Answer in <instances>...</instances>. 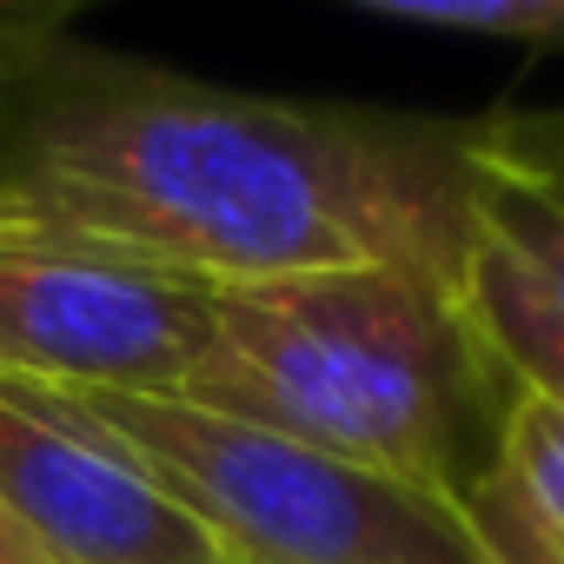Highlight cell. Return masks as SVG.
I'll return each instance as SVG.
<instances>
[{
	"label": "cell",
	"instance_id": "ba28073f",
	"mask_svg": "<svg viewBox=\"0 0 564 564\" xmlns=\"http://www.w3.org/2000/svg\"><path fill=\"white\" fill-rule=\"evenodd\" d=\"M366 14L392 28H419V34L564 54V0H366Z\"/></svg>",
	"mask_w": 564,
	"mask_h": 564
},
{
	"label": "cell",
	"instance_id": "7a4b0ae2",
	"mask_svg": "<svg viewBox=\"0 0 564 564\" xmlns=\"http://www.w3.org/2000/svg\"><path fill=\"white\" fill-rule=\"evenodd\" d=\"M180 399L458 505L498 458L518 386L452 279L326 265L219 286Z\"/></svg>",
	"mask_w": 564,
	"mask_h": 564
},
{
	"label": "cell",
	"instance_id": "30bf717a",
	"mask_svg": "<svg viewBox=\"0 0 564 564\" xmlns=\"http://www.w3.org/2000/svg\"><path fill=\"white\" fill-rule=\"evenodd\" d=\"M28 14H34V0H0V41H8Z\"/></svg>",
	"mask_w": 564,
	"mask_h": 564
},
{
	"label": "cell",
	"instance_id": "6da1fadb",
	"mask_svg": "<svg viewBox=\"0 0 564 564\" xmlns=\"http://www.w3.org/2000/svg\"><path fill=\"white\" fill-rule=\"evenodd\" d=\"M0 213L67 226L213 286L405 265L458 286V127L213 87L34 8L0 41Z\"/></svg>",
	"mask_w": 564,
	"mask_h": 564
},
{
	"label": "cell",
	"instance_id": "8992f818",
	"mask_svg": "<svg viewBox=\"0 0 564 564\" xmlns=\"http://www.w3.org/2000/svg\"><path fill=\"white\" fill-rule=\"evenodd\" d=\"M0 498L61 564H226L67 392L0 386Z\"/></svg>",
	"mask_w": 564,
	"mask_h": 564
},
{
	"label": "cell",
	"instance_id": "9c48e42d",
	"mask_svg": "<svg viewBox=\"0 0 564 564\" xmlns=\"http://www.w3.org/2000/svg\"><path fill=\"white\" fill-rule=\"evenodd\" d=\"M0 564H61V557L8 511V498H0Z\"/></svg>",
	"mask_w": 564,
	"mask_h": 564
},
{
	"label": "cell",
	"instance_id": "3957f363",
	"mask_svg": "<svg viewBox=\"0 0 564 564\" xmlns=\"http://www.w3.org/2000/svg\"><path fill=\"white\" fill-rule=\"evenodd\" d=\"M226 564H491L438 491L359 471L180 392H67Z\"/></svg>",
	"mask_w": 564,
	"mask_h": 564
},
{
	"label": "cell",
	"instance_id": "5b68a950",
	"mask_svg": "<svg viewBox=\"0 0 564 564\" xmlns=\"http://www.w3.org/2000/svg\"><path fill=\"white\" fill-rule=\"evenodd\" d=\"M458 300L518 392L564 399V107L458 120Z\"/></svg>",
	"mask_w": 564,
	"mask_h": 564
},
{
	"label": "cell",
	"instance_id": "52a82bcc",
	"mask_svg": "<svg viewBox=\"0 0 564 564\" xmlns=\"http://www.w3.org/2000/svg\"><path fill=\"white\" fill-rule=\"evenodd\" d=\"M458 511L491 564H564V399L518 392L498 458Z\"/></svg>",
	"mask_w": 564,
	"mask_h": 564
},
{
	"label": "cell",
	"instance_id": "277c9868",
	"mask_svg": "<svg viewBox=\"0 0 564 564\" xmlns=\"http://www.w3.org/2000/svg\"><path fill=\"white\" fill-rule=\"evenodd\" d=\"M213 279L0 213V386L180 392L213 333Z\"/></svg>",
	"mask_w": 564,
	"mask_h": 564
}]
</instances>
